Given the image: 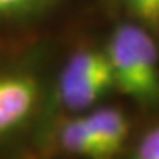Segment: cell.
<instances>
[{"instance_id":"2","label":"cell","mask_w":159,"mask_h":159,"mask_svg":"<svg viewBox=\"0 0 159 159\" xmlns=\"http://www.w3.org/2000/svg\"><path fill=\"white\" fill-rule=\"evenodd\" d=\"M115 89L106 50L81 49L69 57L57 80V100L69 112H84Z\"/></svg>"},{"instance_id":"4","label":"cell","mask_w":159,"mask_h":159,"mask_svg":"<svg viewBox=\"0 0 159 159\" xmlns=\"http://www.w3.org/2000/svg\"><path fill=\"white\" fill-rule=\"evenodd\" d=\"M84 119L99 146L100 159H114L130 133V121L115 106H99L84 114Z\"/></svg>"},{"instance_id":"5","label":"cell","mask_w":159,"mask_h":159,"mask_svg":"<svg viewBox=\"0 0 159 159\" xmlns=\"http://www.w3.org/2000/svg\"><path fill=\"white\" fill-rule=\"evenodd\" d=\"M57 143L63 152L83 159H100L99 146L84 115L65 119L57 128Z\"/></svg>"},{"instance_id":"7","label":"cell","mask_w":159,"mask_h":159,"mask_svg":"<svg viewBox=\"0 0 159 159\" xmlns=\"http://www.w3.org/2000/svg\"><path fill=\"white\" fill-rule=\"evenodd\" d=\"M56 0H0V19L35 15L49 9Z\"/></svg>"},{"instance_id":"1","label":"cell","mask_w":159,"mask_h":159,"mask_svg":"<svg viewBox=\"0 0 159 159\" xmlns=\"http://www.w3.org/2000/svg\"><path fill=\"white\" fill-rule=\"evenodd\" d=\"M115 89L143 106L159 103V49L139 22L118 25L106 46Z\"/></svg>"},{"instance_id":"3","label":"cell","mask_w":159,"mask_h":159,"mask_svg":"<svg viewBox=\"0 0 159 159\" xmlns=\"http://www.w3.org/2000/svg\"><path fill=\"white\" fill-rule=\"evenodd\" d=\"M39 97L40 84L34 75L0 72V139L16 131L33 115Z\"/></svg>"},{"instance_id":"6","label":"cell","mask_w":159,"mask_h":159,"mask_svg":"<svg viewBox=\"0 0 159 159\" xmlns=\"http://www.w3.org/2000/svg\"><path fill=\"white\" fill-rule=\"evenodd\" d=\"M125 5L137 22L159 35V0H125Z\"/></svg>"},{"instance_id":"8","label":"cell","mask_w":159,"mask_h":159,"mask_svg":"<svg viewBox=\"0 0 159 159\" xmlns=\"http://www.w3.org/2000/svg\"><path fill=\"white\" fill-rule=\"evenodd\" d=\"M133 159H159V124L144 131L137 143Z\"/></svg>"}]
</instances>
